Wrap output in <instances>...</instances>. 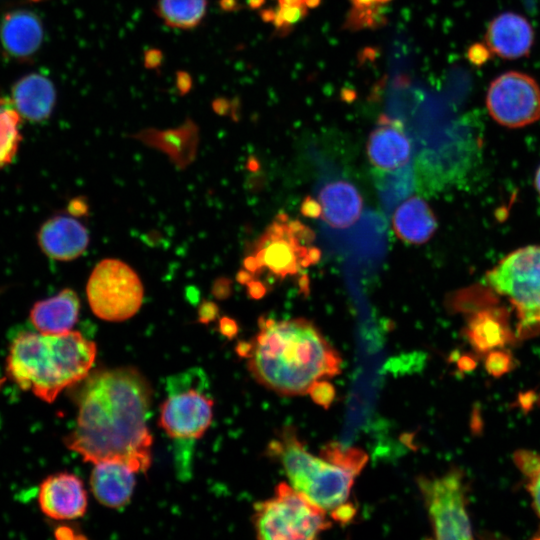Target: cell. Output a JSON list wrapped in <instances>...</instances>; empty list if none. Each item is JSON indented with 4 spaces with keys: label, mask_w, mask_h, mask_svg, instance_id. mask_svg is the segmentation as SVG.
Listing matches in <instances>:
<instances>
[{
    "label": "cell",
    "mask_w": 540,
    "mask_h": 540,
    "mask_svg": "<svg viewBox=\"0 0 540 540\" xmlns=\"http://www.w3.org/2000/svg\"><path fill=\"white\" fill-rule=\"evenodd\" d=\"M85 380L66 446L86 462H119L145 472L152 461L149 382L133 367L97 371Z\"/></svg>",
    "instance_id": "obj_1"
},
{
    "label": "cell",
    "mask_w": 540,
    "mask_h": 540,
    "mask_svg": "<svg viewBox=\"0 0 540 540\" xmlns=\"http://www.w3.org/2000/svg\"><path fill=\"white\" fill-rule=\"evenodd\" d=\"M258 327L254 339L238 350L267 389L283 396L305 395L315 382L340 373L339 353L311 321L261 317Z\"/></svg>",
    "instance_id": "obj_2"
},
{
    "label": "cell",
    "mask_w": 540,
    "mask_h": 540,
    "mask_svg": "<svg viewBox=\"0 0 540 540\" xmlns=\"http://www.w3.org/2000/svg\"><path fill=\"white\" fill-rule=\"evenodd\" d=\"M95 358V343L77 331H24L12 341L7 370L22 389L50 403L65 388L84 380Z\"/></svg>",
    "instance_id": "obj_3"
},
{
    "label": "cell",
    "mask_w": 540,
    "mask_h": 540,
    "mask_svg": "<svg viewBox=\"0 0 540 540\" xmlns=\"http://www.w3.org/2000/svg\"><path fill=\"white\" fill-rule=\"evenodd\" d=\"M284 468L291 486L326 512L348 502L353 472L306 450L292 426H285L268 448Z\"/></svg>",
    "instance_id": "obj_4"
},
{
    "label": "cell",
    "mask_w": 540,
    "mask_h": 540,
    "mask_svg": "<svg viewBox=\"0 0 540 540\" xmlns=\"http://www.w3.org/2000/svg\"><path fill=\"white\" fill-rule=\"evenodd\" d=\"M486 283L516 309L522 338L540 332V245L519 248L486 273Z\"/></svg>",
    "instance_id": "obj_5"
},
{
    "label": "cell",
    "mask_w": 540,
    "mask_h": 540,
    "mask_svg": "<svg viewBox=\"0 0 540 540\" xmlns=\"http://www.w3.org/2000/svg\"><path fill=\"white\" fill-rule=\"evenodd\" d=\"M252 521L262 540L315 539L331 527L326 511L283 482L272 498L255 504Z\"/></svg>",
    "instance_id": "obj_6"
},
{
    "label": "cell",
    "mask_w": 540,
    "mask_h": 540,
    "mask_svg": "<svg viewBox=\"0 0 540 540\" xmlns=\"http://www.w3.org/2000/svg\"><path fill=\"white\" fill-rule=\"evenodd\" d=\"M314 238V232L302 222L279 214L259 238L244 266L249 273L267 271L280 280L297 276L313 265L310 249Z\"/></svg>",
    "instance_id": "obj_7"
},
{
    "label": "cell",
    "mask_w": 540,
    "mask_h": 540,
    "mask_svg": "<svg viewBox=\"0 0 540 540\" xmlns=\"http://www.w3.org/2000/svg\"><path fill=\"white\" fill-rule=\"evenodd\" d=\"M203 372L196 369L172 376L160 406L159 425L171 438L192 442L201 438L213 418L214 401Z\"/></svg>",
    "instance_id": "obj_8"
},
{
    "label": "cell",
    "mask_w": 540,
    "mask_h": 540,
    "mask_svg": "<svg viewBox=\"0 0 540 540\" xmlns=\"http://www.w3.org/2000/svg\"><path fill=\"white\" fill-rule=\"evenodd\" d=\"M421 492L434 537L440 540L472 539L467 511V487L459 469L439 476H418Z\"/></svg>",
    "instance_id": "obj_9"
},
{
    "label": "cell",
    "mask_w": 540,
    "mask_h": 540,
    "mask_svg": "<svg viewBox=\"0 0 540 540\" xmlns=\"http://www.w3.org/2000/svg\"><path fill=\"white\" fill-rule=\"evenodd\" d=\"M86 291L92 312L98 318L111 322L134 316L144 295L137 273L118 259L99 262L89 277Z\"/></svg>",
    "instance_id": "obj_10"
},
{
    "label": "cell",
    "mask_w": 540,
    "mask_h": 540,
    "mask_svg": "<svg viewBox=\"0 0 540 540\" xmlns=\"http://www.w3.org/2000/svg\"><path fill=\"white\" fill-rule=\"evenodd\" d=\"M485 103L489 115L498 124L525 127L540 119V86L527 73L507 71L492 80Z\"/></svg>",
    "instance_id": "obj_11"
},
{
    "label": "cell",
    "mask_w": 540,
    "mask_h": 540,
    "mask_svg": "<svg viewBox=\"0 0 540 540\" xmlns=\"http://www.w3.org/2000/svg\"><path fill=\"white\" fill-rule=\"evenodd\" d=\"M367 155L381 172L401 169L410 164L412 142L402 121L383 114L367 141Z\"/></svg>",
    "instance_id": "obj_12"
},
{
    "label": "cell",
    "mask_w": 540,
    "mask_h": 540,
    "mask_svg": "<svg viewBox=\"0 0 540 540\" xmlns=\"http://www.w3.org/2000/svg\"><path fill=\"white\" fill-rule=\"evenodd\" d=\"M484 38L493 55L504 60H516L530 54L535 32L526 17L506 11L488 23Z\"/></svg>",
    "instance_id": "obj_13"
},
{
    "label": "cell",
    "mask_w": 540,
    "mask_h": 540,
    "mask_svg": "<svg viewBox=\"0 0 540 540\" xmlns=\"http://www.w3.org/2000/svg\"><path fill=\"white\" fill-rule=\"evenodd\" d=\"M39 505L47 516L71 520L83 516L87 493L81 479L71 473H58L46 478L39 489Z\"/></svg>",
    "instance_id": "obj_14"
},
{
    "label": "cell",
    "mask_w": 540,
    "mask_h": 540,
    "mask_svg": "<svg viewBox=\"0 0 540 540\" xmlns=\"http://www.w3.org/2000/svg\"><path fill=\"white\" fill-rule=\"evenodd\" d=\"M38 243L54 260L78 258L89 244L86 227L73 217L57 215L47 220L39 230Z\"/></svg>",
    "instance_id": "obj_15"
},
{
    "label": "cell",
    "mask_w": 540,
    "mask_h": 540,
    "mask_svg": "<svg viewBox=\"0 0 540 540\" xmlns=\"http://www.w3.org/2000/svg\"><path fill=\"white\" fill-rule=\"evenodd\" d=\"M321 219L333 229L354 225L363 211V200L356 187L345 180L326 183L319 191Z\"/></svg>",
    "instance_id": "obj_16"
},
{
    "label": "cell",
    "mask_w": 540,
    "mask_h": 540,
    "mask_svg": "<svg viewBox=\"0 0 540 540\" xmlns=\"http://www.w3.org/2000/svg\"><path fill=\"white\" fill-rule=\"evenodd\" d=\"M135 471L123 463L94 464L90 486L95 498L104 506L120 508L126 505L135 487Z\"/></svg>",
    "instance_id": "obj_17"
},
{
    "label": "cell",
    "mask_w": 540,
    "mask_h": 540,
    "mask_svg": "<svg viewBox=\"0 0 540 540\" xmlns=\"http://www.w3.org/2000/svg\"><path fill=\"white\" fill-rule=\"evenodd\" d=\"M79 310L77 294L67 288L53 297L35 303L30 311V321L40 333L62 334L72 330Z\"/></svg>",
    "instance_id": "obj_18"
},
{
    "label": "cell",
    "mask_w": 540,
    "mask_h": 540,
    "mask_svg": "<svg viewBox=\"0 0 540 540\" xmlns=\"http://www.w3.org/2000/svg\"><path fill=\"white\" fill-rule=\"evenodd\" d=\"M12 104L18 113L32 121L48 118L53 110L56 91L53 83L39 74L22 78L13 88Z\"/></svg>",
    "instance_id": "obj_19"
},
{
    "label": "cell",
    "mask_w": 540,
    "mask_h": 540,
    "mask_svg": "<svg viewBox=\"0 0 540 540\" xmlns=\"http://www.w3.org/2000/svg\"><path fill=\"white\" fill-rule=\"evenodd\" d=\"M396 235L410 244L427 242L437 228L436 217L427 202L412 196L400 204L393 215Z\"/></svg>",
    "instance_id": "obj_20"
},
{
    "label": "cell",
    "mask_w": 540,
    "mask_h": 540,
    "mask_svg": "<svg viewBox=\"0 0 540 540\" xmlns=\"http://www.w3.org/2000/svg\"><path fill=\"white\" fill-rule=\"evenodd\" d=\"M4 48L16 57H27L36 52L43 40L40 20L30 12L8 14L1 26Z\"/></svg>",
    "instance_id": "obj_21"
},
{
    "label": "cell",
    "mask_w": 540,
    "mask_h": 540,
    "mask_svg": "<svg viewBox=\"0 0 540 540\" xmlns=\"http://www.w3.org/2000/svg\"><path fill=\"white\" fill-rule=\"evenodd\" d=\"M466 335L476 350L486 353L502 348L512 336L506 316L497 310L481 311L472 317Z\"/></svg>",
    "instance_id": "obj_22"
},
{
    "label": "cell",
    "mask_w": 540,
    "mask_h": 540,
    "mask_svg": "<svg viewBox=\"0 0 540 540\" xmlns=\"http://www.w3.org/2000/svg\"><path fill=\"white\" fill-rule=\"evenodd\" d=\"M207 0H157L156 15L173 29L191 30L204 19Z\"/></svg>",
    "instance_id": "obj_23"
},
{
    "label": "cell",
    "mask_w": 540,
    "mask_h": 540,
    "mask_svg": "<svg viewBox=\"0 0 540 540\" xmlns=\"http://www.w3.org/2000/svg\"><path fill=\"white\" fill-rule=\"evenodd\" d=\"M20 114L12 103L0 99V168L11 163L20 140Z\"/></svg>",
    "instance_id": "obj_24"
},
{
    "label": "cell",
    "mask_w": 540,
    "mask_h": 540,
    "mask_svg": "<svg viewBox=\"0 0 540 540\" xmlns=\"http://www.w3.org/2000/svg\"><path fill=\"white\" fill-rule=\"evenodd\" d=\"M409 165L390 172L378 171L376 185L386 201L392 205L406 197L413 187V173Z\"/></svg>",
    "instance_id": "obj_25"
},
{
    "label": "cell",
    "mask_w": 540,
    "mask_h": 540,
    "mask_svg": "<svg viewBox=\"0 0 540 540\" xmlns=\"http://www.w3.org/2000/svg\"><path fill=\"white\" fill-rule=\"evenodd\" d=\"M320 456L325 460L345 468L358 475L365 467L368 456L365 451L356 447H347L340 443L325 444L320 450Z\"/></svg>",
    "instance_id": "obj_26"
},
{
    "label": "cell",
    "mask_w": 540,
    "mask_h": 540,
    "mask_svg": "<svg viewBox=\"0 0 540 540\" xmlns=\"http://www.w3.org/2000/svg\"><path fill=\"white\" fill-rule=\"evenodd\" d=\"M387 18L382 5L358 7L352 6L343 23V28L348 31H360L363 29H375L385 25Z\"/></svg>",
    "instance_id": "obj_27"
},
{
    "label": "cell",
    "mask_w": 540,
    "mask_h": 540,
    "mask_svg": "<svg viewBox=\"0 0 540 540\" xmlns=\"http://www.w3.org/2000/svg\"><path fill=\"white\" fill-rule=\"evenodd\" d=\"M412 64V49L404 38H397L392 43L389 54L390 78L407 77Z\"/></svg>",
    "instance_id": "obj_28"
},
{
    "label": "cell",
    "mask_w": 540,
    "mask_h": 540,
    "mask_svg": "<svg viewBox=\"0 0 540 540\" xmlns=\"http://www.w3.org/2000/svg\"><path fill=\"white\" fill-rule=\"evenodd\" d=\"M307 13L308 8L304 4L297 6L278 4L277 8H275V17L272 22L276 34L280 36L287 35L291 31L292 26L306 17Z\"/></svg>",
    "instance_id": "obj_29"
},
{
    "label": "cell",
    "mask_w": 540,
    "mask_h": 540,
    "mask_svg": "<svg viewBox=\"0 0 540 540\" xmlns=\"http://www.w3.org/2000/svg\"><path fill=\"white\" fill-rule=\"evenodd\" d=\"M512 366L511 356L508 352L494 349L488 352L485 359L486 370L493 376L499 377L507 373Z\"/></svg>",
    "instance_id": "obj_30"
},
{
    "label": "cell",
    "mask_w": 540,
    "mask_h": 540,
    "mask_svg": "<svg viewBox=\"0 0 540 540\" xmlns=\"http://www.w3.org/2000/svg\"><path fill=\"white\" fill-rule=\"evenodd\" d=\"M308 394L316 404L326 409L335 399V389L326 379L315 382L310 387Z\"/></svg>",
    "instance_id": "obj_31"
},
{
    "label": "cell",
    "mask_w": 540,
    "mask_h": 540,
    "mask_svg": "<svg viewBox=\"0 0 540 540\" xmlns=\"http://www.w3.org/2000/svg\"><path fill=\"white\" fill-rule=\"evenodd\" d=\"M492 55L485 43H474L467 50V59L475 66L483 65Z\"/></svg>",
    "instance_id": "obj_32"
},
{
    "label": "cell",
    "mask_w": 540,
    "mask_h": 540,
    "mask_svg": "<svg viewBox=\"0 0 540 540\" xmlns=\"http://www.w3.org/2000/svg\"><path fill=\"white\" fill-rule=\"evenodd\" d=\"M528 477V490L532 498V505L540 516V463L530 474H528Z\"/></svg>",
    "instance_id": "obj_33"
},
{
    "label": "cell",
    "mask_w": 540,
    "mask_h": 540,
    "mask_svg": "<svg viewBox=\"0 0 540 540\" xmlns=\"http://www.w3.org/2000/svg\"><path fill=\"white\" fill-rule=\"evenodd\" d=\"M331 517L341 524H348L356 515V507L351 502H346L330 513Z\"/></svg>",
    "instance_id": "obj_34"
},
{
    "label": "cell",
    "mask_w": 540,
    "mask_h": 540,
    "mask_svg": "<svg viewBox=\"0 0 540 540\" xmlns=\"http://www.w3.org/2000/svg\"><path fill=\"white\" fill-rule=\"evenodd\" d=\"M164 54L159 48H149L144 52L143 63L148 70L159 69L163 63Z\"/></svg>",
    "instance_id": "obj_35"
},
{
    "label": "cell",
    "mask_w": 540,
    "mask_h": 540,
    "mask_svg": "<svg viewBox=\"0 0 540 540\" xmlns=\"http://www.w3.org/2000/svg\"><path fill=\"white\" fill-rule=\"evenodd\" d=\"M300 212L307 218L316 219L321 217L322 207L318 200L311 196H307L301 203Z\"/></svg>",
    "instance_id": "obj_36"
},
{
    "label": "cell",
    "mask_w": 540,
    "mask_h": 540,
    "mask_svg": "<svg viewBox=\"0 0 540 540\" xmlns=\"http://www.w3.org/2000/svg\"><path fill=\"white\" fill-rule=\"evenodd\" d=\"M175 86L179 95L188 94L193 87V79L190 73L185 70H178L176 72Z\"/></svg>",
    "instance_id": "obj_37"
},
{
    "label": "cell",
    "mask_w": 540,
    "mask_h": 540,
    "mask_svg": "<svg viewBox=\"0 0 540 540\" xmlns=\"http://www.w3.org/2000/svg\"><path fill=\"white\" fill-rule=\"evenodd\" d=\"M230 107L231 104L225 97L215 98L212 102L213 110L220 115L226 114L229 111Z\"/></svg>",
    "instance_id": "obj_38"
},
{
    "label": "cell",
    "mask_w": 540,
    "mask_h": 540,
    "mask_svg": "<svg viewBox=\"0 0 540 540\" xmlns=\"http://www.w3.org/2000/svg\"><path fill=\"white\" fill-rule=\"evenodd\" d=\"M249 293L253 298H261L267 291L266 286L260 281H250L248 283Z\"/></svg>",
    "instance_id": "obj_39"
},
{
    "label": "cell",
    "mask_w": 540,
    "mask_h": 540,
    "mask_svg": "<svg viewBox=\"0 0 540 540\" xmlns=\"http://www.w3.org/2000/svg\"><path fill=\"white\" fill-rule=\"evenodd\" d=\"M219 7L224 12H235L241 9V3L238 0H219Z\"/></svg>",
    "instance_id": "obj_40"
},
{
    "label": "cell",
    "mask_w": 540,
    "mask_h": 540,
    "mask_svg": "<svg viewBox=\"0 0 540 540\" xmlns=\"http://www.w3.org/2000/svg\"><path fill=\"white\" fill-rule=\"evenodd\" d=\"M391 0H351L353 6L369 7L388 4Z\"/></svg>",
    "instance_id": "obj_41"
},
{
    "label": "cell",
    "mask_w": 540,
    "mask_h": 540,
    "mask_svg": "<svg viewBox=\"0 0 540 540\" xmlns=\"http://www.w3.org/2000/svg\"><path fill=\"white\" fill-rule=\"evenodd\" d=\"M275 17V8L263 9L260 11V18L263 22L272 23Z\"/></svg>",
    "instance_id": "obj_42"
},
{
    "label": "cell",
    "mask_w": 540,
    "mask_h": 540,
    "mask_svg": "<svg viewBox=\"0 0 540 540\" xmlns=\"http://www.w3.org/2000/svg\"><path fill=\"white\" fill-rule=\"evenodd\" d=\"M266 0H246L247 6L252 10L260 9Z\"/></svg>",
    "instance_id": "obj_43"
},
{
    "label": "cell",
    "mask_w": 540,
    "mask_h": 540,
    "mask_svg": "<svg viewBox=\"0 0 540 540\" xmlns=\"http://www.w3.org/2000/svg\"><path fill=\"white\" fill-rule=\"evenodd\" d=\"M341 97L344 101L351 102L355 99L356 93L352 90L346 89L342 91Z\"/></svg>",
    "instance_id": "obj_44"
},
{
    "label": "cell",
    "mask_w": 540,
    "mask_h": 540,
    "mask_svg": "<svg viewBox=\"0 0 540 540\" xmlns=\"http://www.w3.org/2000/svg\"><path fill=\"white\" fill-rule=\"evenodd\" d=\"M304 0H278V4L288 5V6H297L302 5Z\"/></svg>",
    "instance_id": "obj_45"
},
{
    "label": "cell",
    "mask_w": 540,
    "mask_h": 540,
    "mask_svg": "<svg viewBox=\"0 0 540 540\" xmlns=\"http://www.w3.org/2000/svg\"><path fill=\"white\" fill-rule=\"evenodd\" d=\"M321 1L322 0H304L303 1V4L307 7V8H316L318 7L320 4H321Z\"/></svg>",
    "instance_id": "obj_46"
},
{
    "label": "cell",
    "mask_w": 540,
    "mask_h": 540,
    "mask_svg": "<svg viewBox=\"0 0 540 540\" xmlns=\"http://www.w3.org/2000/svg\"><path fill=\"white\" fill-rule=\"evenodd\" d=\"M534 185L537 190V192L540 195V165L536 171L535 178H534Z\"/></svg>",
    "instance_id": "obj_47"
}]
</instances>
